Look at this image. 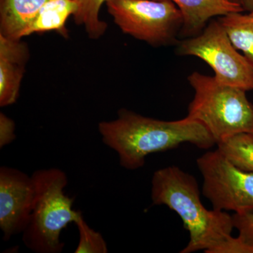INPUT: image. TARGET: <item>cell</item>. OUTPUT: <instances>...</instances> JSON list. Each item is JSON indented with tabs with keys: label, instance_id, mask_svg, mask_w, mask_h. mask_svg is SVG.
Wrapping results in <instances>:
<instances>
[{
	"label": "cell",
	"instance_id": "13",
	"mask_svg": "<svg viewBox=\"0 0 253 253\" xmlns=\"http://www.w3.org/2000/svg\"><path fill=\"white\" fill-rule=\"evenodd\" d=\"M221 23L233 45L253 67V13L231 12L220 16Z\"/></svg>",
	"mask_w": 253,
	"mask_h": 253
},
{
	"label": "cell",
	"instance_id": "11",
	"mask_svg": "<svg viewBox=\"0 0 253 253\" xmlns=\"http://www.w3.org/2000/svg\"><path fill=\"white\" fill-rule=\"evenodd\" d=\"M48 0H0V35L21 40Z\"/></svg>",
	"mask_w": 253,
	"mask_h": 253
},
{
	"label": "cell",
	"instance_id": "18",
	"mask_svg": "<svg viewBox=\"0 0 253 253\" xmlns=\"http://www.w3.org/2000/svg\"><path fill=\"white\" fill-rule=\"evenodd\" d=\"M15 123L4 113H0V148L2 149L16 139Z\"/></svg>",
	"mask_w": 253,
	"mask_h": 253
},
{
	"label": "cell",
	"instance_id": "6",
	"mask_svg": "<svg viewBox=\"0 0 253 253\" xmlns=\"http://www.w3.org/2000/svg\"><path fill=\"white\" fill-rule=\"evenodd\" d=\"M178 54L202 59L221 84L253 90V67L238 52L219 21L213 20L197 36L179 43Z\"/></svg>",
	"mask_w": 253,
	"mask_h": 253
},
{
	"label": "cell",
	"instance_id": "17",
	"mask_svg": "<svg viewBox=\"0 0 253 253\" xmlns=\"http://www.w3.org/2000/svg\"><path fill=\"white\" fill-rule=\"evenodd\" d=\"M232 218L234 227L239 231L238 239L253 253V211L234 213Z\"/></svg>",
	"mask_w": 253,
	"mask_h": 253
},
{
	"label": "cell",
	"instance_id": "12",
	"mask_svg": "<svg viewBox=\"0 0 253 253\" xmlns=\"http://www.w3.org/2000/svg\"><path fill=\"white\" fill-rule=\"evenodd\" d=\"M77 10L78 5L74 0H48L23 33V38L48 31H56L67 36L66 21L70 16H74Z\"/></svg>",
	"mask_w": 253,
	"mask_h": 253
},
{
	"label": "cell",
	"instance_id": "5",
	"mask_svg": "<svg viewBox=\"0 0 253 253\" xmlns=\"http://www.w3.org/2000/svg\"><path fill=\"white\" fill-rule=\"evenodd\" d=\"M108 11L121 31L154 46L172 42L183 16L169 0H107Z\"/></svg>",
	"mask_w": 253,
	"mask_h": 253
},
{
	"label": "cell",
	"instance_id": "16",
	"mask_svg": "<svg viewBox=\"0 0 253 253\" xmlns=\"http://www.w3.org/2000/svg\"><path fill=\"white\" fill-rule=\"evenodd\" d=\"M75 224L79 232V243L76 253H106L109 252L104 238L98 231L91 228L84 220L83 214Z\"/></svg>",
	"mask_w": 253,
	"mask_h": 253
},
{
	"label": "cell",
	"instance_id": "7",
	"mask_svg": "<svg viewBox=\"0 0 253 253\" xmlns=\"http://www.w3.org/2000/svg\"><path fill=\"white\" fill-rule=\"evenodd\" d=\"M204 178L203 194L219 211H253V172L236 167L219 149L209 151L196 161Z\"/></svg>",
	"mask_w": 253,
	"mask_h": 253
},
{
	"label": "cell",
	"instance_id": "21",
	"mask_svg": "<svg viewBox=\"0 0 253 253\" xmlns=\"http://www.w3.org/2000/svg\"><path fill=\"white\" fill-rule=\"evenodd\" d=\"M252 13H253V11H252Z\"/></svg>",
	"mask_w": 253,
	"mask_h": 253
},
{
	"label": "cell",
	"instance_id": "1",
	"mask_svg": "<svg viewBox=\"0 0 253 253\" xmlns=\"http://www.w3.org/2000/svg\"><path fill=\"white\" fill-rule=\"evenodd\" d=\"M151 185L153 204L167 206L175 212L189 231V243L181 253H250L231 235L232 215L205 207L194 176L177 166H168L154 172Z\"/></svg>",
	"mask_w": 253,
	"mask_h": 253
},
{
	"label": "cell",
	"instance_id": "4",
	"mask_svg": "<svg viewBox=\"0 0 253 253\" xmlns=\"http://www.w3.org/2000/svg\"><path fill=\"white\" fill-rule=\"evenodd\" d=\"M188 81L194 96L186 116L204 126L216 145L241 133L253 135V104L246 91L199 72L191 73Z\"/></svg>",
	"mask_w": 253,
	"mask_h": 253
},
{
	"label": "cell",
	"instance_id": "20",
	"mask_svg": "<svg viewBox=\"0 0 253 253\" xmlns=\"http://www.w3.org/2000/svg\"><path fill=\"white\" fill-rule=\"evenodd\" d=\"M227 1H231V2L237 3V4H241V0H227ZM241 6H242V5H241Z\"/></svg>",
	"mask_w": 253,
	"mask_h": 253
},
{
	"label": "cell",
	"instance_id": "14",
	"mask_svg": "<svg viewBox=\"0 0 253 253\" xmlns=\"http://www.w3.org/2000/svg\"><path fill=\"white\" fill-rule=\"evenodd\" d=\"M221 154L236 167L253 172V135L241 133L217 144Z\"/></svg>",
	"mask_w": 253,
	"mask_h": 253
},
{
	"label": "cell",
	"instance_id": "15",
	"mask_svg": "<svg viewBox=\"0 0 253 253\" xmlns=\"http://www.w3.org/2000/svg\"><path fill=\"white\" fill-rule=\"evenodd\" d=\"M78 10L73 16L78 25L85 28L91 39H98L106 32L107 24L99 18L100 9L107 0H74Z\"/></svg>",
	"mask_w": 253,
	"mask_h": 253
},
{
	"label": "cell",
	"instance_id": "9",
	"mask_svg": "<svg viewBox=\"0 0 253 253\" xmlns=\"http://www.w3.org/2000/svg\"><path fill=\"white\" fill-rule=\"evenodd\" d=\"M27 46L0 35V106L16 103L28 59Z\"/></svg>",
	"mask_w": 253,
	"mask_h": 253
},
{
	"label": "cell",
	"instance_id": "3",
	"mask_svg": "<svg viewBox=\"0 0 253 253\" xmlns=\"http://www.w3.org/2000/svg\"><path fill=\"white\" fill-rule=\"evenodd\" d=\"M32 176L36 194L29 221L22 233L23 244L36 253H61L65 246L61 231L76 223L83 213L73 209V199L65 194L66 172L49 168L37 170Z\"/></svg>",
	"mask_w": 253,
	"mask_h": 253
},
{
	"label": "cell",
	"instance_id": "10",
	"mask_svg": "<svg viewBox=\"0 0 253 253\" xmlns=\"http://www.w3.org/2000/svg\"><path fill=\"white\" fill-rule=\"evenodd\" d=\"M180 10L183 16L181 34L197 36L210 19L231 12H243L241 4L227 0H169Z\"/></svg>",
	"mask_w": 253,
	"mask_h": 253
},
{
	"label": "cell",
	"instance_id": "19",
	"mask_svg": "<svg viewBox=\"0 0 253 253\" xmlns=\"http://www.w3.org/2000/svg\"><path fill=\"white\" fill-rule=\"evenodd\" d=\"M241 4L244 8V11L252 12L253 11V0H241Z\"/></svg>",
	"mask_w": 253,
	"mask_h": 253
},
{
	"label": "cell",
	"instance_id": "2",
	"mask_svg": "<svg viewBox=\"0 0 253 253\" xmlns=\"http://www.w3.org/2000/svg\"><path fill=\"white\" fill-rule=\"evenodd\" d=\"M98 128L104 144L117 153L121 167L129 170L142 168L150 154L186 143L201 149L216 145L204 126L187 116L178 121H161L121 109L116 120L103 121Z\"/></svg>",
	"mask_w": 253,
	"mask_h": 253
},
{
	"label": "cell",
	"instance_id": "8",
	"mask_svg": "<svg viewBox=\"0 0 253 253\" xmlns=\"http://www.w3.org/2000/svg\"><path fill=\"white\" fill-rule=\"evenodd\" d=\"M36 186L33 176L16 168H0V229L4 241L22 234L29 221Z\"/></svg>",
	"mask_w": 253,
	"mask_h": 253
}]
</instances>
